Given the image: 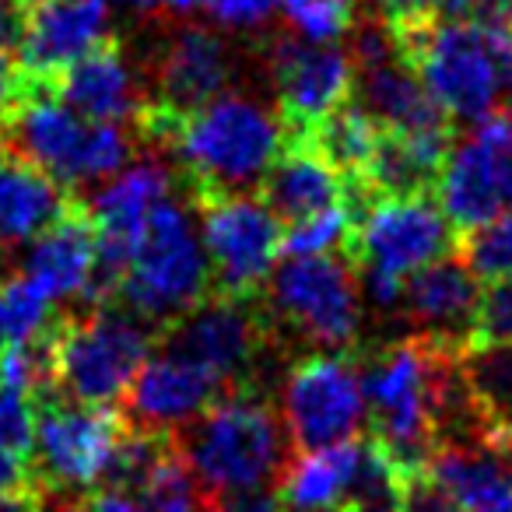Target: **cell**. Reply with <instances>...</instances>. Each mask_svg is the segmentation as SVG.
I'll use <instances>...</instances> for the list:
<instances>
[{
  "label": "cell",
  "mask_w": 512,
  "mask_h": 512,
  "mask_svg": "<svg viewBox=\"0 0 512 512\" xmlns=\"http://www.w3.org/2000/svg\"><path fill=\"white\" fill-rule=\"evenodd\" d=\"M137 127L151 141L169 144L200 200L256 190L292 137L271 106L232 92L214 95L183 116L144 106Z\"/></svg>",
  "instance_id": "6da1fadb"
},
{
  "label": "cell",
  "mask_w": 512,
  "mask_h": 512,
  "mask_svg": "<svg viewBox=\"0 0 512 512\" xmlns=\"http://www.w3.org/2000/svg\"><path fill=\"white\" fill-rule=\"evenodd\" d=\"M400 57L414 67L439 109L453 123H477L502 99V57L512 46L509 25L418 18L393 25Z\"/></svg>",
  "instance_id": "7a4b0ae2"
},
{
  "label": "cell",
  "mask_w": 512,
  "mask_h": 512,
  "mask_svg": "<svg viewBox=\"0 0 512 512\" xmlns=\"http://www.w3.org/2000/svg\"><path fill=\"white\" fill-rule=\"evenodd\" d=\"M176 446L193 477H200V491L264 488L285 470L281 418L246 386L225 393L179 428Z\"/></svg>",
  "instance_id": "3957f363"
},
{
  "label": "cell",
  "mask_w": 512,
  "mask_h": 512,
  "mask_svg": "<svg viewBox=\"0 0 512 512\" xmlns=\"http://www.w3.org/2000/svg\"><path fill=\"white\" fill-rule=\"evenodd\" d=\"M211 288V264L190 207L176 197H165L151 211L116 281V295L144 323L172 327L179 316L200 306Z\"/></svg>",
  "instance_id": "277c9868"
},
{
  "label": "cell",
  "mask_w": 512,
  "mask_h": 512,
  "mask_svg": "<svg viewBox=\"0 0 512 512\" xmlns=\"http://www.w3.org/2000/svg\"><path fill=\"white\" fill-rule=\"evenodd\" d=\"M155 351L151 323L130 309H92L53 327V390L81 404H113Z\"/></svg>",
  "instance_id": "5b68a950"
},
{
  "label": "cell",
  "mask_w": 512,
  "mask_h": 512,
  "mask_svg": "<svg viewBox=\"0 0 512 512\" xmlns=\"http://www.w3.org/2000/svg\"><path fill=\"white\" fill-rule=\"evenodd\" d=\"M355 214L348 253L358 267H376L397 278H411L425 264L453 253V225L442 207L425 193H372L369 186H348Z\"/></svg>",
  "instance_id": "8992f818"
},
{
  "label": "cell",
  "mask_w": 512,
  "mask_h": 512,
  "mask_svg": "<svg viewBox=\"0 0 512 512\" xmlns=\"http://www.w3.org/2000/svg\"><path fill=\"white\" fill-rule=\"evenodd\" d=\"M130 421L109 404H81L64 393L36 397L29 467L39 488H92L102 481Z\"/></svg>",
  "instance_id": "52a82bcc"
},
{
  "label": "cell",
  "mask_w": 512,
  "mask_h": 512,
  "mask_svg": "<svg viewBox=\"0 0 512 512\" xmlns=\"http://www.w3.org/2000/svg\"><path fill=\"white\" fill-rule=\"evenodd\" d=\"M271 313L302 334L306 341L330 351L355 344L362 327L358 281L341 256H285L267 278Z\"/></svg>",
  "instance_id": "ba28073f"
},
{
  "label": "cell",
  "mask_w": 512,
  "mask_h": 512,
  "mask_svg": "<svg viewBox=\"0 0 512 512\" xmlns=\"http://www.w3.org/2000/svg\"><path fill=\"white\" fill-rule=\"evenodd\" d=\"M200 239L218 295L253 299L278 267L285 228L281 218L253 193H221L200 200Z\"/></svg>",
  "instance_id": "9c48e42d"
},
{
  "label": "cell",
  "mask_w": 512,
  "mask_h": 512,
  "mask_svg": "<svg viewBox=\"0 0 512 512\" xmlns=\"http://www.w3.org/2000/svg\"><path fill=\"white\" fill-rule=\"evenodd\" d=\"M435 193L449 225L467 232L512 207V116L491 113L470 134L449 141L435 176Z\"/></svg>",
  "instance_id": "30bf717a"
},
{
  "label": "cell",
  "mask_w": 512,
  "mask_h": 512,
  "mask_svg": "<svg viewBox=\"0 0 512 512\" xmlns=\"http://www.w3.org/2000/svg\"><path fill=\"white\" fill-rule=\"evenodd\" d=\"M165 197H172V169L158 155H144L137 162H127L116 176H109L95 190L92 204L85 211L95 232V253H99L92 306L116 295V281H120L151 211Z\"/></svg>",
  "instance_id": "8fae6325"
},
{
  "label": "cell",
  "mask_w": 512,
  "mask_h": 512,
  "mask_svg": "<svg viewBox=\"0 0 512 512\" xmlns=\"http://www.w3.org/2000/svg\"><path fill=\"white\" fill-rule=\"evenodd\" d=\"M281 411L292 442L302 453L355 439L365 418L362 372L348 355L337 351L302 358L285 379Z\"/></svg>",
  "instance_id": "7c38bea8"
},
{
  "label": "cell",
  "mask_w": 512,
  "mask_h": 512,
  "mask_svg": "<svg viewBox=\"0 0 512 512\" xmlns=\"http://www.w3.org/2000/svg\"><path fill=\"white\" fill-rule=\"evenodd\" d=\"M88 137L92 120L78 116L50 85L25 81L15 109L0 127V144L57 179L64 190L88 183Z\"/></svg>",
  "instance_id": "4fadbf2b"
},
{
  "label": "cell",
  "mask_w": 512,
  "mask_h": 512,
  "mask_svg": "<svg viewBox=\"0 0 512 512\" xmlns=\"http://www.w3.org/2000/svg\"><path fill=\"white\" fill-rule=\"evenodd\" d=\"M264 316L249 309V299L214 295L193 306L169 327L165 344L179 355L193 358L200 369H207L228 393L242 390L246 376L253 372L260 348H264Z\"/></svg>",
  "instance_id": "5bb4252c"
},
{
  "label": "cell",
  "mask_w": 512,
  "mask_h": 512,
  "mask_svg": "<svg viewBox=\"0 0 512 512\" xmlns=\"http://www.w3.org/2000/svg\"><path fill=\"white\" fill-rule=\"evenodd\" d=\"M271 81L278 92L281 120L292 137H306L323 116L351 99L355 64L351 53L334 43H306L299 36H285L271 46Z\"/></svg>",
  "instance_id": "9a60e30c"
},
{
  "label": "cell",
  "mask_w": 512,
  "mask_h": 512,
  "mask_svg": "<svg viewBox=\"0 0 512 512\" xmlns=\"http://www.w3.org/2000/svg\"><path fill=\"white\" fill-rule=\"evenodd\" d=\"M225 386L200 369L193 358L179 355L176 348L165 344L162 351H151L148 362L127 386V414L123 418L134 428L148 432H179L193 418L207 411L214 400L225 397Z\"/></svg>",
  "instance_id": "2e32d148"
},
{
  "label": "cell",
  "mask_w": 512,
  "mask_h": 512,
  "mask_svg": "<svg viewBox=\"0 0 512 512\" xmlns=\"http://www.w3.org/2000/svg\"><path fill=\"white\" fill-rule=\"evenodd\" d=\"M109 36L106 0H43L18 43V71L32 85H53L71 64Z\"/></svg>",
  "instance_id": "e0dca14e"
},
{
  "label": "cell",
  "mask_w": 512,
  "mask_h": 512,
  "mask_svg": "<svg viewBox=\"0 0 512 512\" xmlns=\"http://www.w3.org/2000/svg\"><path fill=\"white\" fill-rule=\"evenodd\" d=\"M477 302H481V281L453 253L414 271L404 285V306L418 334L453 351H463L474 341Z\"/></svg>",
  "instance_id": "ac0fdd59"
},
{
  "label": "cell",
  "mask_w": 512,
  "mask_h": 512,
  "mask_svg": "<svg viewBox=\"0 0 512 512\" xmlns=\"http://www.w3.org/2000/svg\"><path fill=\"white\" fill-rule=\"evenodd\" d=\"M232 78V53L225 39L207 29H179L155 64V102L172 116L204 106L221 95Z\"/></svg>",
  "instance_id": "d6986e66"
},
{
  "label": "cell",
  "mask_w": 512,
  "mask_h": 512,
  "mask_svg": "<svg viewBox=\"0 0 512 512\" xmlns=\"http://www.w3.org/2000/svg\"><path fill=\"white\" fill-rule=\"evenodd\" d=\"M95 271H99L95 232L81 207H71L64 218L53 221L43 235L29 242V253H25V278L50 302H92Z\"/></svg>",
  "instance_id": "ffe728a7"
},
{
  "label": "cell",
  "mask_w": 512,
  "mask_h": 512,
  "mask_svg": "<svg viewBox=\"0 0 512 512\" xmlns=\"http://www.w3.org/2000/svg\"><path fill=\"white\" fill-rule=\"evenodd\" d=\"M50 88L74 113L92 123H127L144 113L134 67H130L127 53L109 39L92 53H85L78 64L67 67Z\"/></svg>",
  "instance_id": "44dd1931"
},
{
  "label": "cell",
  "mask_w": 512,
  "mask_h": 512,
  "mask_svg": "<svg viewBox=\"0 0 512 512\" xmlns=\"http://www.w3.org/2000/svg\"><path fill=\"white\" fill-rule=\"evenodd\" d=\"M358 106L393 134H453V120L428 95L404 57L383 60L355 71Z\"/></svg>",
  "instance_id": "7402d4cb"
},
{
  "label": "cell",
  "mask_w": 512,
  "mask_h": 512,
  "mask_svg": "<svg viewBox=\"0 0 512 512\" xmlns=\"http://www.w3.org/2000/svg\"><path fill=\"white\" fill-rule=\"evenodd\" d=\"M260 186L264 204L288 225L348 200V179L320 155L309 137H292Z\"/></svg>",
  "instance_id": "603a6c76"
},
{
  "label": "cell",
  "mask_w": 512,
  "mask_h": 512,
  "mask_svg": "<svg viewBox=\"0 0 512 512\" xmlns=\"http://www.w3.org/2000/svg\"><path fill=\"white\" fill-rule=\"evenodd\" d=\"M71 207L57 179L0 144V246H29Z\"/></svg>",
  "instance_id": "cb8c5ba5"
},
{
  "label": "cell",
  "mask_w": 512,
  "mask_h": 512,
  "mask_svg": "<svg viewBox=\"0 0 512 512\" xmlns=\"http://www.w3.org/2000/svg\"><path fill=\"white\" fill-rule=\"evenodd\" d=\"M362 439L337 442V446L306 449L295 463H288L278 477V498L285 512H334L341 509L344 491L351 484Z\"/></svg>",
  "instance_id": "d4e9b609"
},
{
  "label": "cell",
  "mask_w": 512,
  "mask_h": 512,
  "mask_svg": "<svg viewBox=\"0 0 512 512\" xmlns=\"http://www.w3.org/2000/svg\"><path fill=\"white\" fill-rule=\"evenodd\" d=\"M460 376L481 432L512 439V344L470 341L460 351Z\"/></svg>",
  "instance_id": "484cf974"
},
{
  "label": "cell",
  "mask_w": 512,
  "mask_h": 512,
  "mask_svg": "<svg viewBox=\"0 0 512 512\" xmlns=\"http://www.w3.org/2000/svg\"><path fill=\"white\" fill-rule=\"evenodd\" d=\"M306 137L320 148V155L327 158L348 183H362L365 169H369L372 155H376V148H379L383 127H379L358 102L348 99L330 116H323Z\"/></svg>",
  "instance_id": "4316f807"
},
{
  "label": "cell",
  "mask_w": 512,
  "mask_h": 512,
  "mask_svg": "<svg viewBox=\"0 0 512 512\" xmlns=\"http://www.w3.org/2000/svg\"><path fill=\"white\" fill-rule=\"evenodd\" d=\"M400 488H404V467L386 453L379 439H362L341 512H397Z\"/></svg>",
  "instance_id": "83f0119b"
},
{
  "label": "cell",
  "mask_w": 512,
  "mask_h": 512,
  "mask_svg": "<svg viewBox=\"0 0 512 512\" xmlns=\"http://www.w3.org/2000/svg\"><path fill=\"white\" fill-rule=\"evenodd\" d=\"M127 498H134L144 512H204V491L186 467L179 446H172Z\"/></svg>",
  "instance_id": "f1b7e54d"
},
{
  "label": "cell",
  "mask_w": 512,
  "mask_h": 512,
  "mask_svg": "<svg viewBox=\"0 0 512 512\" xmlns=\"http://www.w3.org/2000/svg\"><path fill=\"white\" fill-rule=\"evenodd\" d=\"M53 323L57 320H53L50 299L25 274L0 281V351L8 344H22L46 334Z\"/></svg>",
  "instance_id": "f546056e"
},
{
  "label": "cell",
  "mask_w": 512,
  "mask_h": 512,
  "mask_svg": "<svg viewBox=\"0 0 512 512\" xmlns=\"http://www.w3.org/2000/svg\"><path fill=\"white\" fill-rule=\"evenodd\" d=\"M460 260L484 285L512 278V211L467 228L460 239Z\"/></svg>",
  "instance_id": "4dcf8cb0"
},
{
  "label": "cell",
  "mask_w": 512,
  "mask_h": 512,
  "mask_svg": "<svg viewBox=\"0 0 512 512\" xmlns=\"http://www.w3.org/2000/svg\"><path fill=\"white\" fill-rule=\"evenodd\" d=\"M281 15L306 43H337L355 29L358 0H281Z\"/></svg>",
  "instance_id": "1f68e13d"
},
{
  "label": "cell",
  "mask_w": 512,
  "mask_h": 512,
  "mask_svg": "<svg viewBox=\"0 0 512 512\" xmlns=\"http://www.w3.org/2000/svg\"><path fill=\"white\" fill-rule=\"evenodd\" d=\"M351 225H355V214L351 204H334L327 211H316L302 221H292L281 242V253L285 256H320V253H337V249H348Z\"/></svg>",
  "instance_id": "d6a6232c"
},
{
  "label": "cell",
  "mask_w": 512,
  "mask_h": 512,
  "mask_svg": "<svg viewBox=\"0 0 512 512\" xmlns=\"http://www.w3.org/2000/svg\"><path fill=\"white\" fill-rule=\"evenodd\" d=\"M32 439H36V397L0 383V449L29 460Z\"/></svg>",
  "instance_id": "836d02e7"
},
{
  "label": "cell",
  "mask_w": 512,
  "mask_h": 512,
  "mask_svg": "<svg viewBox=\"0 0 512 512\" xmlns=\"http://www.w3.org/2000/svg\"><path fill=\"white\" fill-rule=\"evenodd\" d=\"M474 341L512 344V278L491 281L488 292H481Z\"/></svg>",
  "instance_id": "e575fe53"
},
{
  "label": "cell",
  "mask_w": 512,
  "mask_h": 512,
  "mask_svg": "<svg viewBox=\"0 0 512 512\" xmlns=\"http://www.w3.org/2000/svg\"><path fill=\"white\" fill-rule=\"evenodd\" d=\"M397 512H463V505L428 474V467L404 470V488H400Z\"/></svg>",
  "instance_id": "d590c367"
},
{
  "label": "cell",
  "mask_w": 512,
  "mask_h": 512,
  "mask_svg": "<svg viewBox=\"0 0 512 512\" xmlns=\"http://www.w3.org/2000/svg\"><path fill=\"white\" fill-rule=\"evenodd\" d=\"M204 8L225 29H256L281 8V0H204Z\"/></svg>",
  "instance_id": "8d00e7d4"
},
{
  "label": "cell",
  "mask_w": 512,
  "mask_h": 512,
  "mask_svg": "<svg viewBox=\"0 0 512 512\" xmlns=\"http://www.w3.org/2000/svg\"><path fill=\"white\" fill-rule=\"evenodd\" d=\"M404 285L407 281L397 278V274L376 271V267H362V292L372 306H379V309L400 306V302H404Z\"/></svg>",
  "instance_id": "74e56055"
},
{
  "label": "cell",
  "mask_w": 512,
  "mask_h": 512,
  "mask_svg": "<svg viewBox=\"0 0 512 512\" xmlns=\"http://www.w3.org/2000/svg\"><path fill=\"white\" fill-rule=\"evenodd\" d=\"M32 15V0H0V50H18L25 25Z\"/></svg>",
  "instance_id": "f35d334b"
},
{
  "label": "cell",
  "mask_w": 512,
  "mask_h": 512,
  "mask_svg": "<svg viewBox=\"0 0 512 512\" xmlns=\"http://www.w3.org/2000/svg\"><path fill=\"white\" fill-rule=\"evenodd\" d=\"M372 11L379 18H386L390 25H404V22H418V18L435 15V4L439 0H369Z\"/></svg>",
  "instance_id": "ab89813d"
},
{
  "label": "cell",
  "mask_w": 512,
  "mask_h": 512,
  "mask_svg": "<svg viewBox=\"0 0 512 512\" xmlns=\"http://www.w3.org/2000/svg\"><path fill=\"white\" fill-rule=\"evenodd\" d=\"M22 92H25L22 71H18V64L8 57V53L0 50V127H4V120H8V113L15 109V102Z\"/></svg>",
  "instance_id": "60d3db41"
},
{
  "label": "cell",
  "mask_w": 512,
  "mask_h": 512,
  "mask_svg": "<svg viewBox=\"0 0 512 512\" xmlns=\"http://www.w3.org/2000/svg\"><path fill=\"white\" fill-rule=\"evenodd\" d=\"M0 512H46V488H39V481H32L25 488L4 491L0 495Z\"/></svg>",
  "instance_id": "b9f144b4"
},
{
  "label": "cell",
  "mask_w": 512,
  "mask_h": 512,
  "mask_svg": "<svg viewBox=\"0 0 512 512\" xmlns=\"http://www.w3.org/2000/svg\"><path fill=\"white\" fill-rule=\"evenodd\" d=\"M32 481H36V477H32L29 460L8 453V449H0V495H4V491L25 488V484H32Z\"/></svg>",
  "instance_id": "7bdbcfd3"
},
{
  "label": "cell",
  "mask_w": 512,
  "mask_h": 512,
  "mask_svg": "<svg viewBox=\"0 0 512 512\" xmlns=\"http://www.w3.org/2000/svg\"><path fill=\"white\" fill-rule=\"evenodd\" d=\"M88 512H144L134 498L120 495V491H95L88 498Z\"/></svg>",
  "instance_id": "ee69618b"
},
{
  "label": "cell",
  "mask_w": 512,
  "mask_h": 512,
  "mask_svg": "<svg viewBox=\"0 0 512 512\" xmlns=\"http://www.w3.org/2000/svg\"><path fill=\"white\" fill-rule=\"evenodd\" d=\"M474 22L509 25V29H512V0H477V18H474Z\"/></svg>",
  "instance_id": "f6af8a7d"
},
{
  "label": "cell",
  "mask_w": 512,
  "mask_h": 512,
  "mask_svg": "<svg viewBox=\"0 0 512 512\" xmlns=\"http://www.w3.org/2000/svg\"><path fill=\"white\" fill-rule=\"evenodd\" d=\"M162 4L176 15H193L197 8H204V0H162Z\"/></svg>",
  "instance_id": "bcb514c9"
},
{
  "label": "cell",
  "mask_w": 512,
  "mask_h": 512,
  "mask_svg": "<svg viewBox=\"0 0 512 512\" xmlns=\"http://www.w3.org/2000/svg\"><path fill=\"white\" fill-rule=\"evenodd\" d=\"M116 8H127V11H151V8H158V4H162V0H113Z\"/></svg>",
  "instance_id": "7dc6e473"
},
{
  "label": "cell",
  "mask_w": 512,
  "mask_h": 512,
  "mask_svg": "<svg viewBox=\"0 0 512 512\" xmlns=\"http://www.w3.org/2000/svg\"><path fill=\"white\" fill-rule=\"evenodd\" d=\"M502 81H505V88H509V95H512V46L505 50V57H502Z\"/></svg>",
  "instance_id": "c3c4849f"
},
{
  "label": "cell",
  "mask_w": 512,
  "mask_h": 512,
  "mask_svg": "<svg viewBox=\"0 0 512 512\" xmlns=\"http://www.w3.org/2000/svg\"><path fill=\"white\" fill-rule=\"evenodd\" d=\"M36 4H43V0H36Z\"/></svg>",
  "instance_id": "681fc988"
},
{
  "label": "cell",
  "mask_w": 512,
  "mask_h": 512,
  "mask_svg": "<svg viewBox=\"0 0 512 512\" xmlns=\"http://www.w3.org/2000/svg\"><path fill=\"white\" fill-rule=\"evenodd\" d=\"M334 512H341V509H334Z\"/></svg>",
  "instance_id": "f907efd6"
}]
</instances>
